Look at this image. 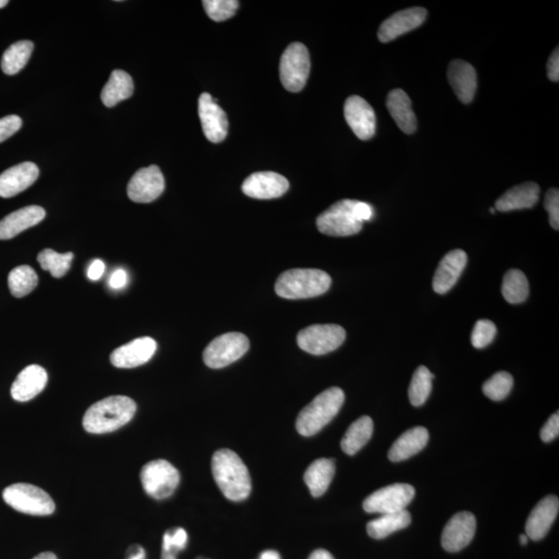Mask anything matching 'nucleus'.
Returning a JSON list of instances; mask_svg holds the SVG:
<instances>
[{"label": "nucleus", "mask_w": 559, "mask_h": 559, "mask_svg": "<svg viewBox=\"0 0 559 559\" xmlns=\"http://www.w3.org/2000/svg\"><path fill=\"white\" fill-rule=\"evenodd\" d=\"M410 522L411 516L407 510L383 514V515L375 520H372V522L367 524L368 535L376 539L384 538L391 535V533L407 528Z\"/></svg>", "instance_id": "obj_31"}, {"label": "nucleus", "mask_w": 559, "mask_h": 559, "mask_svg": "<svg viewBox=\"0 0 559 559\" xmlns=\"http://www.w3.org/2000/svg\"><path fill=\"white\" fill-rule=\"evenodd\" d=\"M34 559H57V557L51 552H44V554L37 555Z\"/></svg>", "instance_id": "obj_50"}, {"label": "nucleus", "mask_w": 559, "mask_h": 559, "mask_svg": "<svg viewBox=\"0 0 559 559\" xmlns=\"http://www.w3.org/2000/svg\"><path fill=\"white\" fill-rule=\"evenodd\" d=\"M40 176L35 163L24 162L5 170L0 175V197H14L34 185Z\"/></svg>", "instance_id": "obj_22"}, {"label": "nucleus", "mask_w": 559, "mask_h": 559, "mask_svg": "<svg viewBox=\"0 0 559 559\" xmlns=\"http://www.w3.org/2000/svg\"><path fill=\"white\" fill-rule=\"evenodd\" d=\"M162 559H177L175 554H170V552H163Z\"/></svg>", "instance_id": "obj_51"}, {"label": "nucleus", "mask_w": 559, "mask_h": 559, "mask_svg": "<svg viewBox=\"0 0 559 559\" xmlns=\"http://www.w3.org/2000/svg\"><path fill=\"white\" fill-rule=\"evenodd\" d=\"M249 347V339L243 333H224L214 339L205 349L203 361L209 368H225L245 355Z\"/></svg>", "instance_id": "obj_9"}, {"label": "nucleus", "mask_w": 559, "mask_h": 559, "mask_svg": "<svg viewBox=\"0 0 559 559\" xmlns=\"http://www.w3.org/2000/svg\"><path fill=\"white\" fill-rule=\"evenodd\" d=\"M539 186L536 183H525L513 186L496 202V210L506 211L535 207L539 198Z\"/></svg>", "instance_id": "obj_25"}, {"label": "nucleus", "mask_w": 559, "mask_h": 559, "mask_svg": "<svg viewBox=\"0 0 559 559\" xmlns=\"http://www.w3.org/2000/svg\"><path fill=\"white\" fill-rule=\"evenodd\" d=\"M501 292L507 303L522 304L528 299L530 284L528 278L519 269H510L506 272L503 281Z\"/></svg>", "instance_id": "obj_32"}, {"label": "nucleus", "mask_w": 559, "mask_h": 559, "mask_svg": "<svg viewBox=\"0 0 559 559\" xmlns=\"http://www.w3.org/2000/svg\"><path fill=\"white\" fill-rule=\"evenodd\" d=\"M433 378L434 375L425 366H421L415 370L408 390L409 400L414 407H422L425 404L432 390Z\"/></svg>", "instance_id": "obj_34"}, {"label": "nucleus", "mask_w": 559, "mask_h": 559, "mask_svg": "<svg viewBox=\"0 0 559 559\" xmlns=\"http://www.w3.org/2000/svg\"><path fill=\"white\" fill-rule=\"evenodd\" d=\"M9 4L8 0H0V9L4 8V6H6V4Z\"/></svg>", "instance_id": "obj_53"}, {"label": "nucleus", "mask_w": 559, "mask_h": 559, "mask_svg": "<svg viewBox=\"0 0 559 559\" xmlns=\"http://www.w3.org/2000/svg\"><path fill=\"white\" fill-rule=\"evenodd\" d=\"M141 484L152 498H169L181 481L177 469L166 460L151 461L141 469Z\"/></svg>", "instance_id": "obj_8"}, {"label": "nucleus", "mask_w": 559, "mask_h": 559, "mask_svg": "<svg viewBox=\"0 0 559 559\" xmlns=\"http://www.w3.org/2000/svg\"><path fill=\"white\" fill-rule=\"evenodd\" d=\"M548 78L552 82H558L559 80V49L558 47L552 53L549 57L548 64Z\"/></svg>", "instance_id": "obj_45"}, {"label": "nucleus", "mask_w": 559, "mask_h": 559, "mask_svg": "<svg viewBox=\"0 0 559 559\" xmlns=\"http://www.w3.org/2000/svg\"><path fill=\"white\" fill-rule=\"evenodd\" d=\"M529 542V537L525 536V535H522L520 536V543H522V545H526Z\"/></svg>", "instance_id": "obj_52"}, {"label": "nucleus", "mask_w": 559, "mask_h": 559, "mask_svg": "<svg viewBox=\"0 0 559 559\" xmlns=\"http://www.w3.org/2000/svg\"><path fill=\"white\" fill-rule=\"evenodd\" d=\"M4 500L12 509L34 516L51 515L55 504L46 491L31 484L19 483L6 487Z\"/></svg>", "instance_id": "obj_5"}, {"label": "nucleus", "mask_w": 559, "mask_h": 559, "mask_svg": "<svg viewBox=\"0 0 559 559\" xmlns=\"http://www.w3.org/2000/svg\"><path fill=\"white\" fill-rule=\"evenodd\" d=\"M259 559H281V556L277 551L267 550L262 552Z\"/></svg>", "instance_id": "obj_49"}, {"label": "nucleus", "mask_w": 559, "mask_h": 559, "mask_svg": "<svg viewBox=\"0 0 559 559\" xmlns=\"http://www.w3.org/2000/svg\"><path fill=\"white\" fill-rule=\"evenodd\" d=\"M466 263L467 255L464 250L451 251L443 257L434 275V292L439 294H445L451 291L464 273Z\"/></svg>", "instance_id": "obj_20"}, {"label": "nucleus", "mask_w": 559, "mask_h": 559, "mask_svg": "<svg viewBox=\"0 0 559 559\" xmlns=\"http://www.w3.org/2000/svg\"><path fill=\"white\" fill-rule=\"evenodd\" d=\"M514 381L510 373L497 372L484 383L483 393L493 401H501L509 396Z\"/></svg>", "instance_id": "obj_37"}, {"label": "nucleus", "mask_w": 559, "mask_h": 559, "mask_svg": "<svg viewBox=\"0 0 559 559\" xmlns=\"http://www.w3.org/2000/svg\"><path fill=\"white\" fill-rule=\"evenodd\" d=\"M335 464L330 459H318L308 467L304 479L313 497H323L335 475Z\"/></svg>", "instance_id": "obj_28"}, {"label": "nucleus", "mask_w": 559, "mask_h": 559, "mask_svg": "<svg viewBox=\"0 0 559 559\" xmlns=\"http://www.w3.org/2000/svg\"><path fill=\"white\" fill-rule=\"evenodd\" d=\"M157 342L151 337H143L133 340L115 349L111 356V364L120 369H132L139 367L155 356Z\"/></svg>", "instance_id": "obj_16"}, {"label": "nucleus", "mask_w": 559, "mask_h": 559, "mask_svg": "<svg viewBox=\"0 0 559 559\" xmlns=\"http://www.w3.org/2000/svg\"><path fill=\"white\" fill-rule=\"evenodd\" d=\"M73 259V253L61 254L51 249H45L37 255V261L44 271L49 272L56 279L62 278L69 272Z\"/></svg>", "instance_id": "obj_36"}, {"label": "nucleus", "mask_w": 559, "mask_h": 559, "mask_svg": "<svg viewBox=\"0 0 559 559\" xmlns=\"http://www.w3.org/2000/svg\"><path fill=\"white\" fill-rule=\"evenodd\" d=\"M358 201H338L317 218L316 225L321 234L330 236H350L359 233L363 222L357 214Z\"/></svg>", "instance_id": "obj_6"}, {"label": "nucleus", "mask_w": 559, "mask_h": 559, "mask_svg": "<svg viewBox=\"0 0 559 559\" xmlns=\"http://www.w3.org/2000/svg\"><path fill=\"white\" fill-rule=\"evenodd\" d=\"M48 382V374L41 366L30 365L23 369L12 384L11 395L18 402H28L41 394Z\"/></svg>", "instance_id": "obj_19"}, {"label": "nucleus", "mask_w": 559, "mask_h": 559, "mask_svg": "<svg viewBox=\"0 0 559 559\" xmlns=\"http://www.w3.org/2000/svg\"><path fill=\"white\" fill-rule=\"evenodd\" d=\"M136 409V403L127 396L105 398L86 410L83 416V428L92 434L117 432L133 419Z\"/></svg>", "instance_id": "obj_2"}, {"label": "nucleus", "mask_w": 559, "mask_h": 559, "mask_svg": "<svg viewBox=\"0 0 559 559\" xmlns=\"http://www.w3.org/2000/svg\"><path fill=\"white\" fill-rule=\"evenodd\" d=\"M145 550L141 546H132L126 559H145Z\"/></svg>", "instance_id": "obj_47"}, {"label": "nucleus", "mask_w": 559, "mask_h": 559, "mask_svg": "<svg viewBox=\"0 0 559 559\" xmlns=\"http://www.w3.org/2000/svg\"><path fill=\"white\" fill-rule=\"evenodd\" d=\"M559 500L555 496L543 498L535 506L526 522V536L533 541H539L547 535L558 515Z\"/></svg>", "instance_id": "obj_21"}, {"label": "nucleus", "mask_w": 559, "mask_h": 559, "mask_svg": "<svg viewBox=\"0 0 559 559\" xmlns=\"http://www.w3.org/2000/svg\"><path fill=\"white\" fill-rule=\"evenodd\" d=\"M387 107L395 123L405 134L416 131V117L411 106V100L402 89H394L387 99Z\"/></svg>", "instance_id": "obj_27"}, {"label": "nucleus", "mask_w": 559, "mask_h": 559, "mask_svg": "<svg viewBox=\"0 0 559 559\" xmlns=\"http://www.w3.org/2000/svg\"><path fill=\"white\" fill-rule=\"evenodd\" d=\"M311 62L305 45L293 43L284 51L280 62V79L288 92L299 93L309 77Z\"/></svg>", "instance_id": "obj_7"}, {"label": "nucleus", "mask_w": 559, "mask_h": 559, "mask_svg": "<svg viewBox=\"0 0 559 559\" xmlns=\"http://www.w3.org/2000/svg\"><path fill=\"white\" fill-rule=\"evenodd\" d=\"M497 329L490 320L481 319L474 325L472 333V344L475 349H485L496 338Z\"/></svg>", "instance_id": "obj_39"}, {"label": "nucleus", "mask_w": 559, "mask_h": 559, "mask_svg": "<svg viewBox=\"0 0 559 559\" xmlns=\"http://www.w3.org/2000/svg\"><path fill=\"white\" fill-rule=\"evenodd\" d=\"M544 208L548 211L549 221L552 228L559 229V191L552 188L546 193Z\"/></svg>", "instance_id": "obj_41"}, {"label": "nucleus", "mask_w": 559, "mask_h": 559, "mask_svg": "<svg viewBox=\"0 0 559 559\" xmlns=\"http://www.w3.org/2000/svg\"><path fill=\"white\" fill-rule=\"evenodd\" d=\"M477 520L469 512L456 514L446 525L441 536L443 549L448 552H458L464 549L473 541Z\"/></svg>", "instance_id": "obj_15"}, {"label": "nucleus", "mask_w": 559, "mask_h": 559, "mask_svg": "<svg viewBox=\"0 0 559 559\" xmlns=\"http://www.w3.org/2000/svg\"><path fill=\"white\" fill-rule=\"evenodd\" d=\"M46 217V211L37 205L14 211L0 221V240H11L23 231L36 226Z\"/></svg>", "instance_id": "obj_24"}, {"label": "nucleus", "mask_w": 559, "mask_h": 559, "mask_svg": "<svg viewBox=\"0 0 559 559\" xmlns=\"http://www.w3.org/2000/svg\"><path fill=\"white\" fill-rule=\"evenodd\" d=\"M242 189L251 198L274 199L285 194L289 189V182L279 173L256 172L247 177Z\"/></svg>", "instance_id": "obj_18"}, {"label": "nucleus", "mask_w": 559, "mask_h": 559, "mask_svg": "<svg viewBox=\"0 0 559 559\" xmlns=\"http://www.w3.org/2000/svg\"><path fill=\"white\" fill-rule=\"evenodd\" d=\"M428 440L429 432L426 428L415 427L407 430L391 446L389 459L391 462H400L413 457L427 446Z\"/></svg>", "instance_id": "obj_26"}, {"label": "nucleus", "mask_w": 559, "mask_h": 559, "mask_svg": "<svg viewBox=\"0 0 559 559\" xmlns=\"http://www.w3.org/2000/svg\"><path fill=\"white\" fill-rule=\"evenodd\" d=\"M491 214H496V209H491Z\"/></svg>", "instance_id": "obj_54"}, {"label": "nucleus", "mask_w": 559, "mask_h": 559, "mask_svg": "<svg viewBox=\"0 0 559 559\" xmlns=\"http://www.w3.org/2000/svg\"><path fill=\"white\" fill-rule=\"evenodd\" d=\"M415 496L408 484H394L382 488L365 499L363 507L369 514H391L407 510Z\"/></svg>", "instance_id": "obj_11"}, {"label": "nucleus", "mask_w": 559, "mask_h": 559, "mask_svg": "<svg viewBox=\"0 0 559 559\" xmlns=\"http://www.w3.org/2000/svg\"><path fill=\"white\" fill-rule=\"evenodd\" d=\"M309 559H335L329 551L324 549L315 550Z\"/></svg>", "instance_id": "obj_48"}, {"label": "nucleus", "mask_w": 559, "mask_h": 559, "mask_svg": "<svg viewBox=\"0 0 559 559\" xmlns=\"http://www.w3.org/2000/svg\"><path fill=\"white\" fill-rule=\"evenodd\" d=\"M427 15L428 12L423 8H410L395 12L379 28V41L389 43L407 32L420 28L425 22Z\"/></svg>", "instance_id": "obj_17"}, {"label": "nucleus", "mask_w": 559, "mask_h": 559, "mask_svg": "<svg viewBox=\"0 0 559 559\" xmlns=\"http://www.w3.org/2000/svg\"><path fill=\"white\" fill-rule=\"evenodd\" d=\"M346 338L342 326L337 325H315L301 330L298 335L300 349L313 356H324L339 349Z\"/></svg>", "instance_id": "obj_10"}, {"label": "nucleus", "mask_w": 559, "mask_h": 559, "mask_svg": "<svg viewBox=\"0 0 559 559\" xmlns=\"http://www.w3.org/2000/svg\"><path fill=\"white\" fill-rule=\"evenodd\" d=\"M373 429H374V423L370 416L365 415L353 422L341 441L343 452L352 456L361 451L371 440Z\"/></svg>", "instance_id": "obj_30"}, {"label": "nucleus", "mask_w": 559, "mask_h": 559, "mask_svg": "<svg viewBox=\"0 0 559 559\" xmlns=\"http://www.w3.org/2000/svg\"><path fill=\"white\" fill-rule=\"evenodd\" d=\"M105 263L100 259L93 261L92 265L87 269V277L92 281H98L102 278V275L105 273Z\"/></svg>", "instance_id": "obj_46"}, {"label": "nucleus", "mask_w": 559, "mask_h": 559, "mask_svg": "<svg viewBox=\"0 0 559 559\" xmlns=\"http://www.w3.org/2000/svg\"><path fill=\"white\" fill-rule=\"evenodd\" d=\"M165 190L162 171L156 165L139 169L127 185V196L137 203L155 201Z\"/></svg>", "instance_id": "obj_12"}, {"label": "nucleus", "mask_w": 559, "mask_h": 559, "mask_svg": "<svg viewBox=\"0 0 559 559\" xmlns=\"http://www.w3.org/2000/svg\"><path fill=\"white\" fill-rule=\"evenodd\" d=\"M32 51L34 43L30 41H21L12 44L3 55L2 69L6 75H15L27 66Z\"/></svg>", "instance_id": "obj_33"}, {"label": "nucleus", "mask_w": 559, "mask_h": 559, "mask_svg": "<svg viewBox=\"0 0 559 559\" xmlns=\"http://www.w3.org/2000/svg\"><path fill=\"white\" fill-rule=\"evenodd\" d=\"M344 400V391L340 388L323 391L300 411L295 423L298 432L306 437L318 433L338 415Z\"/></svg>", "instance_id": "obj_4"}, {"label": "nucleus", "mask_w": 559, "mask_h": 559, "mask_svg": "<svg viewBox=\"0 0 559 559\" xmlns=\"http://www.w3.org/2000/svg\"><path fill=\"white\" fill-rule=\"evenodd\" d=\"M559 434V415H552L541 430V439L544 442L554 441Z\"/></svg>", "instance_id": "obj_43"}, {"label": "nucleus", "mask_w": 559, "mask_h": 559, "mask_svg": "<svg viewBox=\"0 0 559 559\" xmlns=\"http://www.w3.org/2000/svg\"><path fill=\"white\" fill-rule=\"evenodd\" d=\"M211 472L225 497L233 501H242L249 497L252 490V481L248 468L239 455L228 448L217 451L211 460Z\"/></svg>", "instance_id": "obj_1"}, {"label": "nucleus", "mask_w": 559, "mask_h": 559, "mask_svg": "<svg viewBox=\"0 0 559 559\" xmlns=\"http://www.w3.org/2000/svg\"><path fill=\"white\" fill-rule=\"evenodd\" d=\"M188 543V533L183 529L167 531L163 538V552H170L173 550H183Z\"/></svg>", "instance_id": "obj_40"}, {"label": "nucleus", "mask_w": 559, "mask_h": 559, "mask_svg": "<svg viewBox=\"0 0 559 559\" xmlns=\"http://www.w3.org/2000/svg\"><path fill=\"white\" fill-rule=\"evenodd\" d=\"M127 284V274L123 268L117 269L109 278V286L115 289V291L125 288Z\"/></svg>", "instance_id": "obj_44"}, {"label": "nucleus", "mask_w": 559, "mask_h": 559, "mask_svg": "<svg viewBox=\"0 0 559 559\" xmlns=\"http://www.w3.org/2000/svg\"><path fill=\"white\" fill-rule=\"evenodd\" d=\"M38 278L35 269L29 266L18 267L9 275L10 292L15 298H23L37 285Z\"/></svg>", "instance_id": "obj_35"}, {"label": "nucleus", "mask_w": 559, "mask_h": 559, "mask_svg": "<svg viewBox=\"0 0 559 559\" xmlns=\"http://www.w3.org/2000/svg\"><path fill=\"white\" fill-rule=\"evenodd\" d=\"M448 79L457 98L469 104L478 88V76L474 68L467 62L456 60L449 63Z\"/></svg>", "instance_id": "obj_23"}, {"label": "nucleus", "mask_w": 559, "mask_h": 559, "mask_svg": "<svg viewBox=\"0 0 559 559\" xmlns=\"http://www.w3.org/2000/svg\"><path fill=\"white\" fill-rule=\"evenodd\" d=\"M198 113L205 137L213 144L222 143L228 134L227 115L210 94L204 93L199 98Z\"/></svg>", "instance_id": "obj_13"}, {"label": "nucleus", "mask_w": 559, "mask_h": 559, "mask_svg": "<svg viewBox=\"0 0 559 559\" xmlns=\"http://www.w3.org/2000/svg\"><path fill=\"white\" fill-rule=\"evenodd\" d=\"M202 4L208 16L216 22L234 17L240 6L236 0H204Z\"/></svg>", "instance_id": "obj_38"}, {"label": "nucleus", "mask_w": 559, "mask_h": 559, "mask_svg": "<svg viewBox=\"0 0 559 559\" xmlns=\"http://www.w3.org/2000/svg\"><path fill=\"white\" fill-rule=\"evenodd\" d=\"M134 93V83L132 77L125 70H115L111 73V79L108 80L101 94L102 102L106 107H114L119 103L131 98Z\"/></svg>", "instance_id": "obj_29"}, {"label": "nucleus", "mask_w": 559, "mask_h": 559, "mask_svg": "<svg viewBox=\"0 0 559 559\" xmlns=\"http://www.w3.org/2000/svg\"><path fill=\"white\" fill-rule=\"evenodd\" d=\"M22 119L18 115H9L0 119V144L9 139L15 133L21 130Z\"/></svg>", "instance_id": "obj_42"}, {"label": "nucleus", "mask_w": 559, "mask_h": 559, "mask_svg": "<svg viewBox=\"0 0 559 559\" xmlns=\"http://www.w3.org/2000/svg\"><path fill=\"white\" fill-rule=\"evenodd\" d=\"M331 284L330 275L321 269L294 268L280 275L275 291L283 299L303 300L319 297Z\"/></svg>", "instance_id": "obj_3"}, {"label": "nucleus", "mask_w": 559, "mask_h": 559, "mask_svg": "<svg viewBox=\"0 0 559 559\" xmlns=\"http://www.w3.org/2000/svg\"><path fill=\"white\" fill-rule=\"evenodd\" d=\"M344 115L347 124L361 140H369L375 135L376 117L369 103L361 96L351 95L346 100Z\"/></svg>", "instance_id": "obj_14"}]
</instances>
